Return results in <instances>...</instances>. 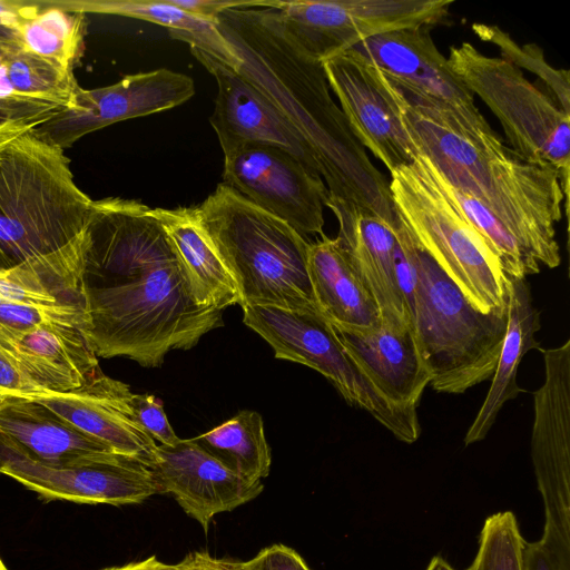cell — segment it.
I'll list each match as a JSON object with an SVG mask.
<instances>
[{"label":"cell","instance_id":"obj_1","mask_svg":"<svg viewBox=\"0 0 570 570\" xmlns=\"http://www.w3.org/2000/svg\"><path fill=\"white\" fill-rule=\"evenodd\" d=\"M81 296V332L95 354L146 367L223 325L222 311L199 303L154 208L137 200L92 202Z\"/></svg>","mask_w":570,"mask_h":570},{"label":"cell","instance_id":"obj_2","mask_svg":"<svg viewBox=\"0 0 570 570\" xmlns=\"http://www.w3.org/2000/svg\"><path fill=\"white\" fill-rule=\"evenodd\" d=\"M217 28L239 59L237 71L273 102L311 148L327 189L325 206L352 205L396 227L400 219L389 180L331 97L322 63L286 36L275 10L228 9L218 16Z\"/></svg>","mask_w":570,"mask_h":570},{"label":"cell","instance_id":"obj_3","mask_svg":"<svg viewBox=\"0 0 570 570\" xmlns=\"http://www.w3.org/2000/svg\"><path fill=\"white\" fill-rule=\"evenodd\" d=\"M387 77L401 121L417 153L442 178L485 205L534 261L556 268V225L569 190L550 165L527 160L501 136L489 137L413 87Z\"/></svg>","mask_w":570,"mask_h":570},{"label":"cell","instance_id":"obj_4","mask_svg":"<svg viewBox=\"0 0 570 570\" xmlns=\"http://www.w3.org/2000/svg\"><path fill=\"white\" fill-rule=\"evenodd\" d=\"M92 199L75 183L63 149L32 131L0 155V250L7 268L82 306Z\"/></svg>","mask_w":570,"mask_h":570},{"label":"cell","instance_id":"obj_5","mask_svg":"<svg viewBox=\"0 0 570 570\" xmlns=\"http://www.w3.org/2000/svg\"><path fill=\"white\" fill-rule=\"evenodd\" d=\"M193 209L237 284L242 307L321 312L304 236L224 183Z\"/></svg>","mask_w":570,"mask_h":570},{"label":"cell","instance_id":"obj_6","mask_svg":"<svg viewBox=\"0 0 570 570\" xmlns=\"http://www.w3.org/2000/svg\"><path fill=\"white\" fill-rule=\"evenodd\" d=\"M407 234L415 271L411 330L433 390L462 394L493 375L507 332V313L476 309L409 229Z\"/></svg>","mask_w":570,"mask_h":570},{"label":"cell","instance_id":"obj_7","mask_svg":"<svg viewBox=\"0 0 570 570\" xmlns=\"http://www.w3.org/2000/svg\"><path fill=\"white\" fill-rule=\"evenodd\" d=\"M400 220L466 299L482 313H507L510 279L498 257L434 181L423 156L390 171Z\"/></svg>","mask_w":570,"mask_h":570},{"label":"cell","instance_id":"obj_8","mask_svg":"<svg viewBox=\"0 0 570 570\" xmlns=\"http://www.w3.org/2000/svg\"><path fill=\"white\" fill-rule=\"evenodd\" d=\"M449 65L473 96L499 119L510 148L527 160L550 165L569 190L570 115L521 69L481 53L470 42L451 46Z\"/></svg>","mask_w":570,"mask_h":570},{"label":"cell","instance_id":"obj_9","mask_svg":"<svg viewBox=\"0 0 570 570\" xmlns=\"http://www.w3.org/2000/svg\"><path fill=\"white\" fill-rule=\"evenodd\" d=\"M243 311L245 325L273 347L276 358L316 370L347 403L367 411L402 442L413 443L419 439L416 410L394 404L373 384L321 312L259 305L245 306Z\"/></svg>","mask_w":570,"mask_h":570},{"label":"cell","instance_id":"obj_10","mask_svg":"<svg viewBox=\"0 0 570 570\" xmlns=\"http://www.w3.org/2000/svg\"><path fill=\"white\" fill-rule=\"evenodd\" d=\"M452 0H267L286 36L309 58L323 60L370 37L436 26Z\"/></svg>","mask_w":570,"mask_h":570},{"label":"cell","instance_id":"obj_11","mask_svg":"<svg viewBox=\"0 0 570 570\" xmlns=\"http://www.w3.org/2000/svg\"><path fill=\"white\" fill-rule=\"evenodd\" d=\"M544 382L533 394L531 458L544 504L539 542L564 568L570 566V341L541 350Z\"/></svg>","mask_w":570,"mask_h":570},{"label":"cell","instance_id":"obj_12","mask_svg":"<svg viewBox=\"0 0 570 570\" xmlns=\"http://www.w3.org/2000/svg\"><path fill=\"white\" fill-rule=\"evenodd\" d=\"M0 474L47 500L124 505L159 494L149 468L135 458L112 452L72 464L51 465L33 459L2 434Z\"/></svg>","mask_w":570,"mask_h":570},{"label":"cell","instance_id":"obj_13","mask_svg":"<svg viewBox=\"0 0 570 570\" xmlns=\"http://www.w3.org/2000/svg\"><path fill=\"white\" fill-rule=\"evenodd\" d=\"M224 184L302 236L323 235L327 189L322 177L288 151L244 145L224 154Z\"/></svg>","mask_w":570,"mask_h":570},{"label":"cell","instance_id":"obj_14","mask_svg":"<svg viewBox=\"0 0 570 570\" xmlns=\"http://www.w3.org/2000/svg\"><path fill=\"white\" fill-rule=\"evenodd\" d=\"M194 95L193 79L180 72L161 68L128 75L110 86L79 87L71 101L32 134L65 150L87 134L121 120L171 109Z\"/></svg>","mask_w":570,"mask_h":570},{"label":"cell","instance_id":"obj_15","mask_svg":"<svg viewBox=\"0 0 570 570\" xmlns=\"http://www.w3.org/2000/svg\"><path fill=\"white\" fill-rule=\"evenodd\" d=\"M321 63L350 129L363 148L389 171L412 164L419 153L403 127L385 73L351 49Z\"/></svg>","mask_w":570,"mask_h":570},{"label":"cell","instance_id":"obj_16","mask_svg":"<svg viewBox=\"0 0 570 570\" xmlns=\"http://www.w3.org/2000/svg\"><path fill=\"white\" fill-rule=\"evenodd\" d=\"M190 51L217 82L218 94L209 122L224 154L244 145L275 146L320 175L308 145L255 85L209 53L194 47Z\"/></svg>","mask_w":570,"mask_h":570},{"label":"cell","instance_id":"obj_17","mask_svg":"<svg viewBox=\"0 0 570 570\" xmlns=\"http://www.w3.org/2000/svg\"><path fill=\"white\" fill-rule=\"evenodd\" d=\"M430 27L402 29L364 39L350 49L458 114L473 129L495 135L478 109L474 96L435 46Z\"/></svg>","mask_w":570,"mask_h":570},{"label":"cell","instance_id":"obj_18","mask_svg":"<svg viewBox=\"0 0 570 570\" xmlns=\"http://www.w3.org/2000/svg\"><path fill=\"white\" fill-rule=\"evenodd\" d=\"M149 470L158 493L171 494L205 532L216 514L252 501L264 489L262 481L242 478L194 439L173 446L157 445L156 461Z\"/></svg>","mask_w":570,"mask_h":570},{"label":"cell","instance_id":"obj_19","mask_svg":"<svg viewBox=\"0 0 570 570\" xmlns=\"http://www.w3.org/2000/svg\"><path fill=\"white\" fill-rule=\"evenodd\" d=\"M131 394L127 384L99 372L80 389L32 400L85 435L149 468L156 461L157 444L135 421Z\"/></svg>","mask_w":570,"mask_h":570},{"label":"cell","instance_id":"obj_20","mask_svg":"<svg viewBox=\"0 0 570 570\" xmlns=\"http://www.w3.org/2000/svg\"><path fill=\"white\" fill-rule=\"evenodd\" d=\"M343 347L394 404L415 409L431 375L407 323L385 320L368 327L332 324Z\"/></svg>","mask_w":570,"mask_h":570},{"label":"cell","instance_id":"obj_21","mask_svg":"<svg viewBox=\"0 0 570 570\" xmlns=\"http://www.w3.org/2000/svg\"><path fill=\"white\" fill-rule=\"evenodd\" d=\"M348 261L375 302L382 320L409 323L394 266L395 228L376 215L347 204L331 205Z\"/></svg>","mask_w":570,"mask_h":570},{"label":"cell","instance_id":"obj_22","mask_svg":"<svg viewBox=\"0 0 570 570\" xmlns=\"http://www.w3.org/2000/svg\"><path fill=\"white\" fill-rule=\"evenodd\" d=\"M0 347L51 392L80 389L101 372L86 336L72 325L43 324L22 333L0 334Z\"/></svg>","mask_w":570,"mask_h":570},{"label":"cell","instance_id":"obj_23","mask_svg":"<svg viewBox=\"0 0 570 570\" xmlns=\"http://www.w3.org/2000/svg\"><path fill=\"white\" fill-rule=\"evenodd\" d=\"M0 434L16 442L33 459L51 465L72 464L114 452L70 426L39 402L19 396H0Z\"/></svg>","mask_w":570,"mask_h":570},{"label":"cell","instance_id":"obj_24","mask_svg":"<svg viewBox=\"0 0 570 570\" xmlns=\"http://www.w3.org/2000/svg\"><path fill=\"white\" fill-rule=\"evenodd\" d=\"M508 277L505 336L490 389L464 436L465 445L483 440L504 403L519 394L517 375L520 362L530 350L539 348L535 334L541 326L540 313L532 303L529 285L525 278Z\"/></svg>","mask_w":570,"mask_h":570},{"label":"cell","instance_id":"obj_25","mask_svg":"<svg viewBox=\"0 0 570 570\" xmlns=\"http://www.w3.org/2000/svg\"><path fill=\"white\" fill-rule=\"evenodd\" d=\"M308 274L317 306L332 324L368 327L380 322V311L337 237L323 234L311 243Z\"/></svg>","mask_w":570,"mask_h":570},{"label":"cell","instance_id":"obj_26","mask_svg":"<svg viewBox=\"0 0 570 570\" xmlns=\"http://www.w3.org/2000/svg\"><path fill=\"white\" fill-rule=\"evenodd\" d=\"M205 307L223 311L239 304L236 282L198 224L193 208H154Z\"/></svg>","mask_w":570,"mask_h":570},{"label":"cell","instance_id":"obj_27","mask_svg":"<svg viewBox=\"0 0 570 570\" xmlns=\"http://www.w3.org/2000/svg\"><path fill=\"white\" fill-rule=\"evenodd\" d=\"M57 7L82 13L116 14L146 20L168 28L169 35L200 49L229 68L237 70L239 59L214 23L188 13L169 0H87L52 1Z\"/></svg>","mask_w":570,"mask_h":570},{"label":"cell","instance_id":"obj_28","mask_svg":"<svg viewBox=\"0 0 570 570\" xmlns=\"http://www.w3.org/2000/svg\"><path fill=\"white\" fill-rule=\"evenodd\" d=\"M78 88L73 71L0 41V100L35 99L65 107Z\"/></svg>","mask_w":570,"mask_h":570},{"label":"cell","instance_id":"obj_29","mask_svg":"<svg viewBox=\"0 0 570 570\" xmlns=\"http://www.w3.org/2000/svg\"><path fill=\"white\" fill-rule=\"evenodd\" d=\"M194 441L250 482H259L269 473L271 449L262 416L255 411H240Z\"/></svg>","mask_w":570,"mask_h":570},{"label":"cell","instance_id":"obj_30","mask_svg":"<svg viewBox=\"0 0 570 570\" xmlns=\"http://www.w3.org/2000/svg\"><path fill=\"white\" fill-rule=\"evenodd\" d=\"M86 27L85 13L41 1L40 9L21 24L19 40L26 51L73 71L82 56Z\"/></svg>","mask_w":570,"mask_h":570},{"label":"cell","instance_id":"obj_31","mask_svg":"<svg viewBox=\"0 0 570 570\" xmlns=\"http://www.w3.org/2000/svg\"><path fill=\"white\" fill-rule=\"evenodd\" d=\"M422 156L436 185L498 257L507 276L525 278L528 275L539 273V263L523 250L499 218L479 199L451 186L440 176L430 160Z\"/></svg>","mask_w":570,"mask_h":570},{"label":"cell","instance_id":"obj_32","mask_svg":"<svg viewBox=\"0 0 570 570\" xmlns=\"http://www.w3.org/2000/svg\"><path fill=\"white\" fill-rule=\"evenodd\" d=\"M473 32L482 40L495 45L502 59L519 69L533 72L544 82L548 92L556 99L564 112L570 115L569 71L556 69L546 60L543 51L534 43L519 46L498 26L473 23Z\"/></svg>","mask_w":570,"mask_h":570},{"label":"cell","instance_id":"obj_33","mask_svg":"<svg viewBox=\"0 0 570 570\" xmlns=\"http://www.w3.org/2000/svg\"><path fill=\"white\" fill-rule=\"evenodd\" d=\"M523 542L515 515L494 513L483 523L475 558L466 570H522Z\"/></svg>","mask_w":570,"mask_h":570},{"label":"cell","instance_id":"obj_34","mask_svg":"<svg viewBox=\"0 0 570 570\" xmlns=\"http://www.w3.org/2000/svg\"><path fill=\"white\" fill-rule=\"evenodd\" d=\"M85 323L83 307L78 304H0V334L22 333L43 324L72 325L81 330Z\"/></svg>","mask_w":570,"mask_h":570},{"label":"cell","instance_id":"obj_35","mask_svg":"<svg viewBox=\"0 0 570 570\" xmlns=\"http://www.w3.org/2000/svg\"><path fill=\"white\" fill-rule=\"evenodd\" d=\"M60 108V105L45 100H0V155L11 142L31 132Z\"/></svg>","mask_w":570,"mask_h":570},{"label":"cell","instance_id":"obj_36","mask_svg":"<svg viewBox=\"0 0 570 570\" xmlns=\"http://www.w3.org/2000/svg\"><path fill=\"white\" fill-rule=\"evenodd\" d=\"M58 305L69 302L18 268H0V304ZM80 305V304H78Z\"/></svg>","mask_w":570,"mask_h":570},{"label":"cell","instance_id":"obj_37","mask_svg":"<svg viewBox=\"0 0 570 570\" xmlns=\"http://www.w3.org/2000/svg\"><path fill=\"white\" fill-rule=\"evenodd\" d=\"M129 405L137 424L161 445H176L179 439L170 426L161 402L149 394H131Z\"/></svg>","mask_w":570,"mask_h":570},{"label":"cell","instance_id":"obj_38","mask_svg":"<svg viewBox=\"0 0 570 570\" xmlns=\"http://www.w3.org/2000/svg\"><path fill=\"white\" fill-rule=\"evenodd\" d=\"M49 392L12 354L0 347V396L35 399Z\"/></svg>","mask_w":570,"mask_h":570},{"label":"cell","instance_id":"obj_39","mask_svg":"<svg viewBox=\"0 0 570 570\" xmlns=\"http://www.w3.org/2000/svg\"><path fill=\"white\" fill-rule=\"evenodd\" d=\"M40 7L41 1L0 0V41L21 47L19 40L20 27Z\"/></svg>","mask_w":570,"mask_h":570},{"label":"cell","instance_id":"obj_40","mask_svg":"<svg viewBox=\"0 0 570 570\" xmlns=\"http://www.w3.org/2000/svg\"><path fill=\"white\" fill-rule=\"evenodd\" d=\"M246 562L249 570H311L294 549L284 544L264 548Z\"/></svg>","mask_w":570,"mask_h":570},{"label":"cell","instance_id":"obj_41","mask_svg":"<svg viewBox=\"0 0 570 570\" xmlns=\"http://www.w3.org/2000/svg\"><path fill=\"white\" fill-rule=\"evenodd\" d=\"M179 564L184 570H249L246 561L216 558L207 552L188 553Z\"/></svg>","mask_w":570,"mask_h":570},{"label":"cell","instance_id":"obj_42","mask_svg":"<svg viewBox=\"0 0 570 570\" xmlns=\"http://www.w3.org/2000/svg\"><path fill=\"white\" fill-rule=\"evenodd\" d=\"M522 570H561L554 558L539 542H523Z\"/></svg>","mask_w":570,"mask_h":570},{"label":"cell","instance_id":"obj_43","mask_svg":"<svg viewBox=\"0 0 570 570\" xmlns=\"http://www.w3.org/2000/svg\"><path fill=\"white\" fill-rule=\"evenodd\" d=\"M102 570H184L179 563L170 564L160 561L156 556H151L141 561L130 562L119 567H110Z\"/></svg>","mask_w":570,"mask_h":570},{"label":"cell","instance_id":"obj_44","mask_svg":"<svg viewBox=\"0 0 570 570\" xmlns=\"http://www.w3.org/2000/svg\"><path fill=\"white\" fill-rule=\"evenodd\" d=\"M425 570H455L452 568L445 559L440 556L433 557Z\"/></svg>","mask_w":570,"mask_h":570},{"label":"cell","instance_id":"obj_45","mask_svg":"<svg viewBox=\"0 0 570 570\" xmlns=\"http://www.w3.org/2000/svg\"><path fill=\"white\" fill-rule=\"evenodd\" d=\"M0 268H7V262L0 250Z\"/></svg>","mask_w":570,"mask_h":570},{"label":"cell","instance_id":"obj_46","mask_svg":"<svg viewBox=\"0 0 570 570\" xmlns=\"http://www.w3.org/2000/svg\"><path fill=\"white\" fill-rule=\"evenodd\" d=\"M0 570H8V568L4 566L1 558H0Z\"/></svg>","mask_w":570,"mask_h":570}]
</instances>
